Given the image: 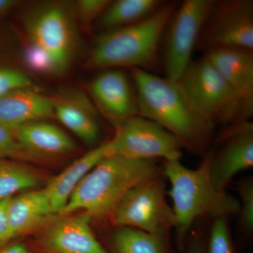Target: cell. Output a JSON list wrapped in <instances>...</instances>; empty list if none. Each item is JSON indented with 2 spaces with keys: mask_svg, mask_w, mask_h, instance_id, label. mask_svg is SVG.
Returning <instances> with one entry per match:
<instances>
[{
  "mask_svg": "<svg viewBox=\"0 0 253 253\" xmlns=\"http://www.w3.org/2000/svg\"><path fill=\"white\" fill-rule=\"evenodd\" d=\"M214 2L213 0H186L176 6L161 41V61L169 79L179 81L192 62L193 52Z\"/></svg>",
  "mask_w": 253,
  "mask_h": 253,
  "instance_id": "obj_6",
  "label": "cell"
},
{
  "mask_svg": "<svg viewBox=\"0 0 253 253\" xmlns=\"http://www.w3.org/2000/svg\"><path fill=\"white\" fill-rule=\"evenodd\" d=\"M54 115L84 144L94 146L100 134L94 110L85 102L80 104L69 100H55Z\"/></svg>",
  "mask_w": 253,
  "mask_h": 253,
  "instance_id": "obj_19",
  "label": "cell"
},
{
  "mask_svg": "<svg viewBox=\"0 0 253 253\" xmlns=\"http://www.w3.org/2000/svg\"><path fill=\"white\" fill-rule=\"evenodd\" d=\"M0 253H31L27 246L22 243L8 244L0 249Z\"/></svg>",
  "mask_w": 253,
  "mask_h": 253,
  "instance_id": "obj_30",
  "label": "cell"
},
{
  "mask_svg": "<svg viewBox=\"0 0 253 253\" xmlns=\"http://www.w3.org/2000/svg\"><path fill=\"white\" fill-rule=\"evenodd\" d=\"M32 43L56 72L66 69L73 49V33L68 14L58 6L43 9L28 25Z\"/></svg>",
  "mask_w": 253,
  "mask_h": 253,
  "instance_id": "obj_10",
  "label": "cell"
},
{
  "mask_svg": "<svg viewBox=\"0 0 253 253\" xmlns=\"http://www.w3.org/2000/svg\"><path fill=\"white\" fill-rule=\"evenodd\" d=\"M33 81L26 73L13 68H0V97L11 91L31 88Z\"/></svg>",
  "mask_w": 253,
  "mask_h": 253,
  "instance_id": "obj_25",
  "label": "cell"
},
{
  "mask_svg": "<svg viewBox=\"0 0 253 253\" xmlns=\"http://www.w3.org/2000/svg\"><path fill=\"white\" fill-rule=\"evenodd\" d=\"M161 172L156 160L130 159L110 155L83 178L58 216L82 211L91 219L111 217L133 187L161 175Z\"/></svg>",
  "mask_w": 253,
  "mask_h": 253,
  "instance_id": "obj_3",
  "label": "cell"
},
{
  "mask_svg": "<svg viewBox=\"0 0 253 253\" xmlns=\"http://www.w3.org/2000/svg\"><path fill=\"white\" fill-rule=\"evenodd\" d=\"M16 3L12 0H0V14L14 6Z\"/></svg>",
  "mask_w": 253,
  "mask_h": 253,
  "instance_id": "obj_31",
  "label": "cell"
},
{
  "mask_svg": "<svg viewBox=\"0 0 253 253\" xmlns=\"http://www.w3.org/2000/svg\"><path fill=\"white\" fill-rule=\"evenodd\" d=\"M55 99L28 89L0 97V124L14 131L19 126L54 115Z\"/></svg>",
  "mask_w": 253,
  "mask_h": 253,
  "instance_id": "obj_15",
  "label": "cell"
},
{
  "mask_svg": "<svg viewBox=\"0 0 253 253\" xmlns=\"http://www.w3.org/2000/svg\"><path fill=\"white\" fill-rule=\"evenodd\" d=\"M238 192L241 196L239 215L240 226L243 232L251 235L253 230V183L249 178L238 184Z\"/></svg>",
  "mask_w": 253,
  "mask_h": 253,
  "instance_id": "obj_24",
  "label": "cell"
},
{
  "mask_svg": "<svg viewBox=\"0 0 253 253\" xmlns=\"http://www.w3.org/2000/svg\"><path fill=\"white\" fill-rule=\"evenodd\" d=\"M109 141L76 160L51 179L45 189L54 214H59L80 182L105 157L109 156Z\"/></svg>",
  "mask_w": 253,
  "mask_h": 253,
  "instance_id": "obj_17",
  "label": "cell"
},
{
  "mask_svg": "<svg viewBox=\"0 0 253 253\" xmlns=\"http://www.w3.org/2000/svg\"><path fill=\"white\" fill-rule=\"evenodd\" d=\"M19 144L32 156L71 152L74 142L62 129L42 121L23 125L13 131Z\"/></svg>",
  "mask_w": 253,
  "mask_h": 253,
  "instance_id": "obj_18",
  "label": "cell"
},
{
  "mask_svg": "<svg viewBox=\"0 0 253 253\" xmlns=\"http://www.w3.org/2000/svg\"><path fill=\"white\" fill-rule=\"evenodd\" d=\"M40 177L34 171L21 163L0 158V201L13 197L16 193L33 189Z\"/></svg>",
  "mask_w": 253,
  "mask_h": 253,
  "instance_id": "obj_22",
  "label": "cell"
},
{
  "mask_svg": "<svg viewBox=\"0 0 253 253\" xmlns=\"http://www.w3.org/2000/svg\"><path fill=\"white\" fill-rule=\"evenodd\" d=\"M131 78L137 96L139 116L172 133L184 148L204 153L214 126L200 116L177 82L139 68H131Z\"/></svg>",
  "mask_w": 253,
  "mask_h": 253,
  "instance_id": "obj_1",
  "label": "cell"
},
{
  "mask_svg": "<svg viewBox=\"0 0 253 253\" xmlns=\"http://www.w3.org/2000/svg\"><path fill=\"white\" fill-rule=\"evenodd\" d=\"M204 56L239 96L241 121L253 114V51L235 47L211 48Z\"/></svg>",
  "mask_w": 253,
  "mask_h": 253,
  "instance_id": "obj_14",
  "label": "cell"
},
{
  "mask_svg": "<svg viewBox=\"0 0 253 253\" xmlns=\"http://www.w3.org/2000/svg\"><path fill=\"white\" fill-rule=\"evenodd\" d=\"M178 4L166 2L143 21L104 31L95 41L89 66L139 68L151 73L157 70L165 28Z\"/></svg>",
  "mask_w": 253,
  "mask_h": 253,
  "instance_id": "obj_4",
  "label": "cell"
},
{
  "mask_svg": "<svg viewBox=\"0 0 253 253\" xmlns=\"http://www.w3.org/2000/svg\"><path fill=\"white\" fill-rule=\"evenodd\" d=\"M166 3L160 0H118L110 2L99 19L104 31L139 22L154 14Z\"/></svg>",
  "mask_w": 253,
  "mask_h": 253,
  "instance_id": "obj_20",
  "label": "cell"
},
{
  "mask_svg": "<svg viewBox=\"0 0 253 253\" xmlns=\"http://www.w3.org/2000/svg\"><path fill=\"white\" fill-rule=\"evenodd\" d=\"M212 151L205 154L197 169L186 168L180 160L166 161L163 172L170 183L169 196L172 200L175 244L184 252L188 234L199 218L226 217L239 214V201L225 191L213 185L209 173Z\"/></svg>",
  "mask_w": 253,
  "mask_h": 253,
  "instance_id": "obj_2",
  "label": "cell"
},
{
  "mask_svg": "<svg viewBox=\"0 0 253 253\" xmlns=\"http://www.w3.org/2000/svg\"><path fill=\"white\" fill-rule=\"evenodd\" d=\"M7 215L13 239L29 234L45 224L54 215L45 188L11 197Z\"/></svg>",
  "mask_w": 253,
  "mask_h": 253,
  "instance_id": "obj_16",
  "label": "cell"
},
{
  "mask_svg": "<svg viewBox=\"0 0 253 253\" xmlns=\"http://www.w3.org/2000/svg\"><path fill=\"white\" fill-rule=\"evenodd\" d=\"M206 253H238L226 217L214 219L206 244Z\"/></svg>",
  "mask_w": 253,
  "mask_h": 253,
  "instance_id": "obj_23",
  "label": "cell"
},
{
  "mask_svg": "<svg viewBox=\"0 0 253 253\" xmlns=\"http://www.w3.org/2000/svg\"><path fill=\"white\" fill-rule=\"evenodd\" d=\"M53 221L40 241L42 253H110L91 230L85 212L61 216Z\"/></svg>",
  "mask_w": 253,
  "mask_h": 253,
  "instance_id": "obj_13",
  "label": "cell"
},
{
  "mask_svg": "<svg viewBox=\"0 0 253 253\" xmlns=\"http://www.w3.org/2000/svg\"><path fill=\"white\" fill-rule=\"evenodd\" d=\"M206 50L235 47L253 51L252 0L214 1L198 42Z\"/></svg>",
  "mask_w": 253,
  "mask_h": 253,
  "instance_id": "obj_9",
  "label": "cell"
},
{
  "mask_svg": "<svg viewBox=\"0 0 253 253\" xmlns=\"http://www.w3.org/2000/svg\"><path fill=\"white\" fill-rule=\"evenodd\" d=\"M109 143V156L130 159L180 160L181 149L184 148L179 138L139 115L116 126V134Z\"/></svg>",
  "mask_w": 253,
  "mask_h": 253,
  "instance_id": "obj_8",
  "label": "cell"
},
{
  "mask_svg": "<svg viewBox=\"0 0 253 253\" xmlns=\"http://www.w3.org/2000/svg\"><path fill=\"white\" fill-rule=\"evenodd\" d=\"M31 158L32 155L16 140L14 132L0 124V158L11 160Z\"/></svg>",
  "mask_w": 253,
  "mask_h": 253,
  "instance_id": "obj_26",
  "label": "cell"
},
{
  "mask_svg": "<svg viewBox=\"0 0 253 253\" xmlns=\"http://www.w3.org/2000/svg\"><path fill=\"white\" fill-rule=\"evenodd\" d=\"M183 253H206V244L201 236H197L187 240Z\"/></svg>",
  "mask_w": 253,
  "mask_h": 253,
  "instance_id": "obj_29",
  "label": "cell"
},
{
  "mask_svg": "<svg viewBox=\"0 0 253 253\" xmlns=\"http://www.w3.org/2000/svg\"><path fill=\"white\" fill-rule=\"evenodd\" d=\"M90 90L98 107L115 126L139 115L135 86L124 71L109 69L100 73L91 82Z\"/></svg>",
  "mask_w": 253,
  "mask_h": 253,
  "instance_id": "obj_12",
  "label": "cell"
},
{
  "mask_svg": "<svg viewBox=\"0 0 253 253\" xmlns=\"http://www.w3.org/2000/svg\"><path fill=\"white\" fill-rule=\"evenodd\" d=\"M9 199L0 201V249L9 244L12 240L8 221L7 208Z\"/></svg>",
  "mask_w": 253,
  "mask_h": 253,
  "instance_id": "obj_28",
  "label": "cell"
},
{
  "mask_svg": "<svg viewBox=\"0 0 253 253\" xmlns=\"http://www.w3.org/2000/svg\"><path fill=\"white\" fill-rule=\"evenodd\" d=\"M109 247L110 253H171L168 239L123 226L113 231Z\"/></svg>",
  "mask_w": 253,
  "mask_h": 253,
  "instance_id": "obj_21",
  "label": "cell"
},
{
  "mask_svg": "<svg viewBox=\"0 0 253 253\" xmlns=\"http://www.w3.org/2000/svg\"><path fill=\"white\" fill-rule=\"evenodd\" d=\"M217 154L212 151L209 173L213 185L225 191L234 176L253 166V124L250 121L232 123L221 133Z\"/></svg>",
  "mask_w": 253,
  "mask_h": 253,
  "instance_id": "obj_11",
  "label": "cell"
},
{
  "mask_svg": "<svg viewBox=\"0 0 253 253\" xmlns=\"http://www.w3.org/2000/svg\"><path fill=\"white\" fill-rule=\"evenodd\" d=\"M177 83L200 116L213 126L241 121L239 96L204 56L190 63Z\"/></svg>",
  "mask_w": 253,
  "mask_h": 253,
  "instance_id": "obj_5",
  "label": "cell"
},
{
  "mask_svg": "<svg viewBox=\"0 0 253 253\" xmlns=\"http://www.w3.org/2000/svg\"><path fill=\"white\" fill-rule=\"evenodd\" d=\"M111 217L118 226L137 229L168 239L174 227V214L166 199L161 175L133 187L123 198Z\"/></svg>",
  "mask_w": 253,
  "mask_h": 253,
  "instance_id": "obj_7",
  "label": "cell"
},
{
  "mask_svg": "<svg viewBox=\"0 0 253 253\" xmlns=\"http://www.w3.org/2000/svg\"><path fill=\"white\" fill-rule=\"evenodd\" d=\"M111 1L108 0H81L77 3V11L80 18L84 23L99 19Z\"/></svg>",
  "mask_w": 253,
  "mask_h": 253,
  "instance_id": "obj_27",
  "label": "cell"
}]
</instances>
